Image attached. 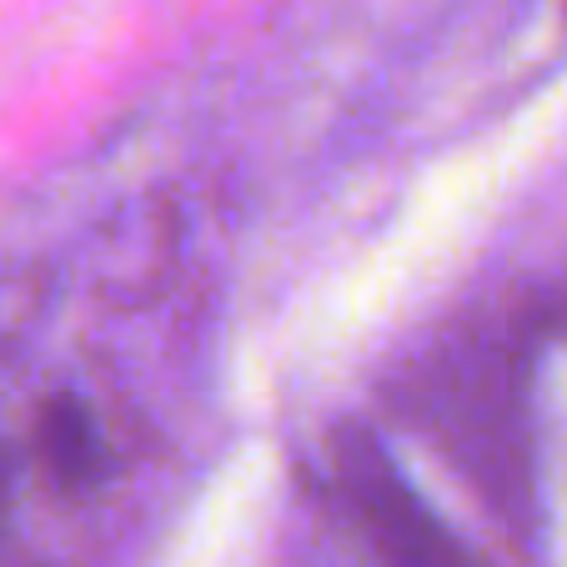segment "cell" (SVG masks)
I'll list each match as a JSON object with an SVG mask.
<instances>
[{
	"label": "cell",
	"mask_w": 567,
	"mask_h": 567,
	"mask_svg": "<svg viewBox=\"0 0 567 567\" xmlns=\"http://www.w3.org/2000/svg\"><path fill=\"white\" fill-rule=\"evenodd\" d=\"M35 457L65 493H86V487L101 482L106 442H101V427L81 396L61 392L41 408V417H35Z\"/></svg>",
	"instance_id": "2"
},
{
	"label": "cell",
	"mask_w": 567,
	"mask_h": 567,
	"mask_svg": "<svg viewBox=\"0 0 567 567\" xmlns=\"http://www.w3.org/2000/svg\"><path fill=\"white\" fill-rule=\"evenodd\" d=\"M332 477L382 567H477L462 537L432 513L367 427L347 422L332 432Z\"/></svg>",
	"instance_id": "1"
},
{
	"label": "cell",
	"mask_w": 567,
	"mask_h": 567,
	"mask_svg": "<svg viewBox=\"0 0 567 567\" xmlns=\"http://www.w3.org/2000/svg\"><path fill=\"white\" fill-rule=\"evenodd\" d=\"M6 513H11V457L0 447V523H6Z\"/></svg>",
	"instance_id": "3"
}]
</instances>
